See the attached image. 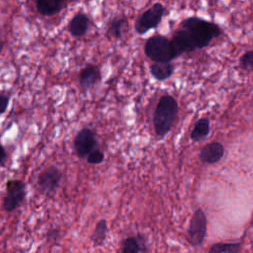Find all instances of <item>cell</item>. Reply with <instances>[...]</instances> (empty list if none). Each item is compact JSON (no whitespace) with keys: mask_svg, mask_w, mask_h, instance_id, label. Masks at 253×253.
Listing matches in <instances>:
<instances>
[{"mask_svg":"<svg viewBox=\"0 0 253 253\" xmlns=\"http://www.w3.org/2000/svg\"><path fill=\"white\" fill-rule=\"evenodd\" d=\"M3 46H4V42L0 40V53H1V51H2V49H3Z\"/></svg>","mask_w":253,"mask_h":253,"instance_id":"obj_25","label":"cell"},{"mask_svg":"<svg viewBox=\"0 0 253 253\" xmlns=\"http://www.w3.org/2000/svg\"><path fill=\"white\" fill-rule=\"evenodd\" d=\"M239 64L243 69H253V50L243 53L239 59Z\"/></svg>","mask_w":253,"mask_h":253,"instance_id":"obj_20","label":"cell"},{"mask_svg":"<svg viewBox=\"0 0 253 253\" xmlns=\"http://www.w3.org/2000/svg\"><path fill=\"white\" fill-rule=\"evenodd\" d=\"M170 41H171L173 48L178 56L185 52H191V51L197 49L190 35L184 29L177 30L174 33V35Z\"/></svg>","mask_w":253,"mask_h":253,"instance_id":"obj_9","label":"cell"},{"mask_svg":"<svg viewBox=\"0 0 253 253\" xmlns=\"http://www.w3.org/2000/svg\"><path fill=\"white\" fill-rule=\"evenodd\" d=\"M107 231H108L107 221L105 219L99 220L94 228L92 235H91V240L93 241L94 245L100 246L104 243L106 236H107Z\"/></svg>","mask_w":253,"mask_h":253,"instance_id":"obj_17","label":"cell"},{"mask_svg":"<svg viewBox=\"0 0 253 253\" xmlns=\"http://www.w3.org/2000/svg\"><path fill=\"white\" fill-rule=\"evenodd\" d=\"M224 154V147L220 142L212 141L206 144L200 151V159L204 163L213 164L218 162Z\"/></svg>","mask_w":253,"mask_h":253,"instance_id":"obj_10","label":"cell"},{"mask_svg":"<svg viewBox=\"0 0 253 253\" xmlns=\"http://www.w3.org/2000/svg\"><path fill=\"white\" fill-rule=\"evenodd\" d=\"M141 240L139 236H129L122 243V253H139L141 250Z\"/></svg>","mask_w":253,"mask_h":253,"instance_id":"obj_18","label":"cell"},{"mask_svg":"<svg viewBox=\"0 0 253 253\" xmlns=\"http://www.w3.org/2000/svg\"><path fill=\"white\" fill-rule=\"evenodd\" d=\"M9 99H10L9 95L0 94V115L6 111L9 104Z\"/></svg>","mask_w":253,"mask_h":253,"instance_id":"obj_22","label":"cell"},{"mask_svg":"<svg viewBox=\"0 0 253 253\" xmlns=\"http://www.w3.org/2000/svg\"><path fill=\"white\" fill-rule=\"evenodd\" d=\"M101 79L100 69L93 64H88L79 73V84L83 90L92 88Z\"/></svg>","mask_w":253,"mask_h":253,"instance_id":"obj_11","label":"cell"},{"mask_svg":"<svg viewBox=\"0 0 253 253\" xmlns=\"http://www.w3.org/2000/svg\"><path fill=\"white\" fill-rule=\"evenodd\" d=\"M210 133V120L207 118H201L197 121L194 126V128L191 132V139L195 142H198Z\"/></svg>","mask_w":253,"mask_h":253,"instance_id":"obj_16","label":"cell"},{"mask_svg":"<svg viewBox=\"0 0 253 253\" xmlns=\"http://www.w3.org/2000/svg\"><path fill=\"white\" fill-rule=\"evenodd\" d=\"M58 235H59V230L58 229H55V228L50 229L47 233V239L49 241H56Z\"/></svg>","mask_w":253,"mask_h":253,"instance_id":"obj_23","label":"cell"},{"mask_svg":"<svg viewBox=\"0 0 253 253\" xmlns=\"http://www.w3.org/2000/svg\"><path fill=\"white\" fill-rule=\"evenodd\" d=\"M104 153L100 149H94L88 156H87V162L89 164H100L104 160Z\"/></svg>","mask_w":253,"mask_h":253,"instance_id":"obj_21","label":"cell"},{"mask_svg":"<svg viewBox=\"0 0 253 253\" xmlns=\"http://www.w3.org/2000/svg\"><path fill=\"white\" fill-rule=\"evenodd\" d=\"M97 145V139L95 132L88 127H84L79 130L74 138L73 146L75 153L78 157H87Z\"/></svg>","mask_w":253,"mask_h":253,"instance_id":"obj_8","label":"cell"},{"mask_svg":"<svg viewBox=\"0 0 253 253\" xmlns=\"http://www.w3.org/2000/svg\"><path fill=\"white\" fill-rule=\"evenodd\" d=\"M174 67L172 65L171 62H154L150 65V72L151 75L159 80V81H163L166 80L167 78H169L172 73H173Z\"/></svg>","mask_w":253,"mask_h":253,"instance_id":"obj_15","label":"cell"},{"mask_svg":"<svg viewBox=\"0 0 253 253\" xmlns=\"http://www.w3.org/2000/svg\"><path fill=\"white\" fill-rule=\"evenodd\" d=\"M144 53L154 62H171L172 59L178 56L171 41L161 35L148 38L144 44Z\"/></svg>","mask_w":253,"mask_h":253,"instance_id":"obj_3","label":"cell"},{"mask_svg":"<svg viewBox=\"0 0 253 253\" xmlns=\"http://www.w3.org/2000/svg\"><path fill=\"white\" fill-rule=\"evenodd\" d=\"M62 178L61 171L55 166L45 168L39 176L38 185L40 192L45 196H52Z\"/></svg>","mask_w":253,"mask_h":253,"instance_id":"obj_7","label":"cell"},{"mask_svg":"<svg viewBox=\"0 0 253 253\" xmlns=\"http://www.w3.org/2000/svg\"><path fill=\"white\" fill-rule=\"evenodd\" d=\"M240 251V243H224L218 242L213 244L209 253H239Z\"/></svg>","mask_w":253,"mask_h":253,"instance_id":"obj_19","label":"cell"},{"mask_svg":"<svg viewBox=\"0 0 253 253\" xmlns=\"http://www.w3.org/2000/svg\"><path fill=\"white\" fill-rule=\"evenodd\" d=\"M165 13V7L161 3H155L150 8L140 14L134 24V29L137 34L143 35L151 29L156 28Z\"/></svg>","mask_w":253,"mask_h":253,"instance_id":"obj_5","label":"cell"},{"mask_svg":"<svg viewBox=\"0 0 253 253\" xmlns=\"http://www.w3.org/2000/svg\"><path fill=\"white\" fill-rule=\"evenodd\" d=\"M207 233V217L202 209L194 211L188 228L189 241L193 246H199L205 239Z\"/></svg>","mask_w":253,"mask_h":253,"instance_id":"obj_6","label":"cell"},{"mask_svg":"<svg viewBox=\"0 0 253 253\" xmlns=\"http://www.w3.org/2000/svg\"><path fill=\"white\" fill-rule=\"evenodd\" d=\"M6 157H7L6 150H5V148L3 147V145L0 143V165L3 164V162L6 160Z\"/></svg>","mask_w":253,"mask_h":253,"instance_id":"obj_24","label":"cell"},{"mask_svg":"<svg viewBox=\"0 0 253 253\" xmlns=\"http://www.w3.org/2000/svg\"><path fill=\"white\" fill-rule=\"evenodd\" d=\"M65 5L61 0H38L36 1V8L41 15L52 16L58 13Z\"/></svg>","mask_w":253,"mask_h":253,"instance_id":"obj_13","label":"cell"},{"mask_svg":"<svg viewBox=\"0 0 253 253\" xmlns=\"http://www.w3.org/2000/svg\"><path fill=\"white\" fill-rule=\"evenodd\" d=\"M26 198V185L21 180H9L6 183V195L3 198L2 209L7 212L14 211Z\"/></svg>","mask_w":253,"mask_h":253,"instance_id":"obj_4","label":"cell"},{"mask_svg":"<svg viewBox=\"0 0 253 253\" xmlns=\"http://www.w3.org/2000/svg\"><path fill=\"white\" fill-rule=\"evenodd\" d=\"M89 26H90L89 17L85 13L78 12L70 20L68 24V31L73 37L81 38L87 33Z\"/></svg>","mask_w":253,"mask_h":253,"instance_id":"obj_12","label":"cell"},{"mask_svg":"<svg viewBox=\"0 0 253 253\" xmlns=\"http://www.w3.org/2000/svg\"><path fill=\"white\" fill-rule=\"evenodd\" d=\"M180 26L181 29L188 32L196 48L207 46L212 39L219 37L222 32L219 26L215 23L198 17L186 18L181 22Z\"/></svg>","mask_w":253,"mask_h":253,"instance_id":"obj_1","label":"cell"},{"mask_svg":"<svg viewBox=\"0 0 253 253\" xmlns=\"http://www.w3.org/2000/svg\"><path fill=\"white\" fill-rule=\"evenodd\" d=\"M178 109V103L171 95L160 97L153 114L154 130L158 136L163 137L170 131L176 121Z\"/></svg>","mask_w":253,"mask_h":253,"instance_id":"obj_2","label":"cell"},{"mask_svg":"<svg viewBox=\"0 0 253 253\" xmlns=\"http://www.w3.org/2000/svg\"><path fill=\"white\" fill-rule=\"evenodd\" d=\"M126 27H127V20L125 16L114 17L109 22L108 29H107V36L109 38L119 39L123 36Z\"/></svg>","mask_w":253,"mask_h":253,"instance_id":"obj_14","label":"cell"}]
</instances>
